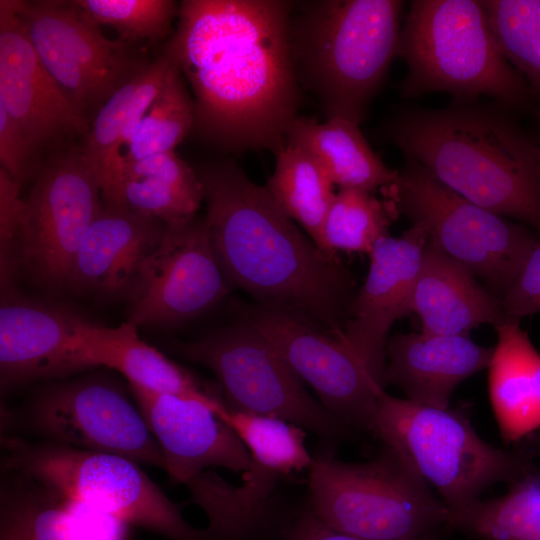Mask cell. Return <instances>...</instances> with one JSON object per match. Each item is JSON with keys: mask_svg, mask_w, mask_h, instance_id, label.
<instances>
[{"mask_svg": "<svg viewBox=\"0 0 540 540\" xmlns=\"http://www.w3.org/2000/svg\"><path fill=\"white\" fill-rule=\"evenodd\" d=\"M412 313L422 332L465 335L482 324L505 321L501 299L481 286L476 276L429 241L412 298Z\"/></svg>", "mask_w": 540, "mask_h": 540, "instance_id": "603a6c76", "label": "cell"}, {"mask_svg": "<svg viewBox=\"0 0 540 540\" xmlns=\"http://www.w3.org/2000/svg\"><path fill=\"white\" fill-rule=\"evenodd\" d=\"M21 185L0 168V287L1 293L16 289L21 274L20 239L24 199Z\"/></svg>", "mask_w": 540, "mask_h": 540, "instance_id": "d590c367", "label": "cell"}, {"mask_svg": "<svg viewBox=\"0 0 540 540\" xmlns=\"http://www.w3.org/2000/svg\"><path fill=\"white\" fill-rule=\"evenodd\" d=\"M239 316L274 345L329 412L348 427L368 430L383 388L341 337L279 307L244 305Z\"/></svg>", "mask_w": 540, "mask_h": 540, "instance_id": "5bb4252c", "label": "cell"}, {"mask_svg": "<svg viewBox=\"0 0 540 540\" xmlns=\"http://www.w3.org/2000/svg\"><path fill=\"white\" fill-rule=\"evenodd\" d=\"M451 509L479 500L489 486L511 484L535 468L529 453L481 439L469 420L449 408L379 394L369 427Z\"/></svg>", "mask_w": 540, "mask_h": 540, "instance_id": "8992f818", "label": "cell"}, {"mask_svg": "<svg viewBox=\"0 0 540 540\" xmlns=\"http://www.w3.org/2000/svg\"><path fill=\"white\" fill-rule=\"evenodd\" d=\"M131 395L157 440L164 470L175 484H186L209 467L245 472L251 455L220 417L224 407L198 399L160 394L130 385Z\"/></svg>", "mask_w": 540, "mask_h": 540, "instance_id": "d6986e66", "label": "cell"}, {"mask_svg": "<svg viewBox=\"0 0 540 540\" xmlns=\"http://www.w3.org/2000/svg\"><path fill=\"white\" fill-rule=\"evenodd\" d=\"M3 472L27 475L65 497L172 540H210L181 507L121 455L2 435Z\"/></svg>", "mask_w": 540, "mask_h": 540, "instance_id": "ba28073f", "label": "cell"}, {"mask_svg": "<svg viewBox=\"0 0 540 540\" xmlns=\"http://www.w3.org/2000/svg\"><path fill=\"white\" fill-rule=\"evenodd\" d=\"M284 477L279 470L251 457L240 485H232L208 469L185 485L188 501L206 515L210 540H247L269 522L277 483Z\"/></svg>", "mask_w": 540, "mask_h": 540, "instance_id": "4316f807", "label": "cell"}, {"mask_svg": "<svg viewBox=\"0 0 540 540\" xmlns=\"http://www.w3.org/2000/svg\"><path fill=\"white\" fill-rule=\"evenodd\" d=\"M81 149L57 152L40 166L24 199L21 273L52 293L67 291L79 244L103 202Z\"/></svg>", "mask_w": 540, "mask_h": 540, "instance_id": "4fadbf2b", "label": "cell"}, {"mask_svg": "<svg viewBox=\"0 0 540 540\" xmlns=\"http://www.w3.org/2000/svg\"><path fill=\"white\" fill-rule=\"evenodd\" d=\"M0 488V540H131L128 523L16 472Z\"/></svg>", "mask_w": 540, "mask_h": 540, "instance_id": "44dd1931", "label": "cell"}, {"mask_svg": "<svg viewBox=\"0 0 540 540\" xmlns=\"http://www.w3.org/2000/svg\"><path fill=\"white\" fill-rule=\"evenodd\" d=\"M0 107L39 152L65 138H84L90 128L40 60L15 0L0 1Z\"/></svg>", "mask_w": 540, "mask_h": 540, "instance_id": "ac0fdd59", "label": "cell"}, {"mask_svg": "<svg viewBox=\"0 0 540 540\" xmlns=\"http://www.w3.org/2000/svg\"><path fill=\"white\" fill-rule=\"evenodd\" d=\"M448 525L480 540H540L539 471L512 482L500 497L451 510Z\"/></svg>", "mask_w": 540, "mask_h": 540, "instance_id": "f546056e", "label": "cell"}, {"mask_svg": "<svg viewBox=\"0 0 540 540\" xmlns=\"http://www.w3.org/2000/svg\"><path fill=\"white\" fill-rule=\"evenodd\" d=\"M170 349L216 376L229 410L284 419L326 443L349 427L312 398L274 345L241 316L205 336Z\"/></svg>", "mask_w": 540, "mask_h": 540, "instance_id": "30bf717a", "label": "cell"}, {"mask_svg": "<svg viewBox=\"0 0 540 540\" xmlns=\"http://www.w3.org/2000/svg\"><path fill=\"white\" fill-rule=\"evenodd\" d=\"M196 171L210 243L231 289L342 336L355 294L340 259L323 253L265 185L252 181L234 161L206 162Z\"/></svg>", "mask_w": 540, "mask_h": 540, "instance_id": "7a4b0ae2", "label": "cell"}, {"mask_svg": "<svg viewBox=\"0 0 540 540\" xmlns=\"http://www.w3.org/2000/svg\"><path fill=\"white\" fill-rule=\"evenodd\" d=\"M104 203L166 225L194 218L204 200L197 171L174 151L121 164L101 188Z\"/></svg>", "mask_w": 540, "mask_h": 540, "instance_id": "cb8c5ba5", "label": "cell"}, {"mask_svg": "<svg viewBox=\"0 0 540 540\" xmlns=\"http://www.w3.org/2000/svg\"><path fill=\"white\" fill-rule=\"evenodd\" d=\"M501 302L507 319L540 313V234Z\"/></svg>", "mask_w": 540, "mask_h": 540, "instance_id": "8d00e7d4", "label": "cell"}, {"mask_svg": "<svg viewBox=\"0 0 540 540\" xmlns=\"http://www.w3.org/2000/svg\"><path fill=\"white\" fill-rule=\"evenodd\" d=\"M492 353L465 335L397 334L387 341L384 385L400 387L413 403L449 408L455 388L488 368Z\"/></svg>", "mask_w": 540, "mask_h": 540, "instance_id": "7402d4cb", "label": "cell"}, {"mask_svg": "<svg viewBox=\"0 0 540 540\" xmlns=\"http://www.w3.org/2000/svg\"><path fill=\"white\" fill-rule=\"evenodd\" d=\"M495 329L488 389L501 437L509 444L540 431V352L519 320L506 319Z\"/></svg>", "mask_w": 540, "mask_h": 540, "instance_id": "d4e9b609", "label": "cell"}, {"mask_svg": "<svg viewBox=\"0 0 540 540\" xmlns=\"http://www.w3.org/2000/svg\"><path fill=\"white\" fill-rule=\"evenodd\" d=\"M194 123V99L171 59L161 88L124 147L117 168L153 154L174 151L193 131Z\"/></svg>", "mask_w": 540, "mask_h": 540, "instance_id": "4dcf8cb0", "label": "cell"}, {"mask_svg": "<svg viewBox=\"0 0 540 540\" xmlns=\"http://www.w3.org/2000/svg\"><path fill=\"white\" fill-rule=\"evenodd\" d=\"M286 143L311 154L339 188L383 191L399 175L372 150L359 124L342 117L318 122L298 116L287 132Z\"/></svg>", "mask_w": 540, "mask_h": 540, "instance_id": "83f0119b", "label": "cell"}, {"mask_svg": "<svg viewBox=\"0 0 540 540\" xmlns=\"http://www.w3.org/2000/svg\"><path fill=\"white\" fill-rule=\"evenodd\" d=\"M214 254L205 216L167 225L127 299V322L167 328L190 321L231 291Z\"/></svg>", "mask_w": 540, "mask_h": 540, "instance_id": "9a60e30c", "label": "cell"}, {"mask_svg": "<svg viewBox=\"0 0 540 540\" xmlns=\"http://www.w3.org/2000/svg\"><path fill=\"white\" fill-rule=\"evenodd\" d=\"M397 57L407 66L400 85L405 98L446 92L460 99L488 96L511 109L534 108L531 89L501 52L480 1H411Z\"/></svg>", "mask_w": 540, "mask_h": 540, "instance_id": "5b68a950", "label": "cell"}, {"mask_svg": "<svg viewBox=\"0 0 540 540\" xmlns=\"http://www.w3.org/2000/svg\"><path fill=\"white\" fill-rule=\"evenodd\" d=\"M428 238L417 225L401 236L380 238L368 254L369 270L351 303L342 339L384 388L387 335L412 313V298Z\"/></svg>", "mask_w": 540, "mask_h": 540, "instance_id": "e0dca14e", "label": "cell"}, {"mask_svg": "<svg viewBox=\"0 0 540 540\" xmlns=\"http://www.w3.org/2000/svg\"><path fill=\"white\" fill-rule=\"evenodd\" d=\"M292 1L185 0L163 51L195 103L192 133L221 150L286 143L300 86L289 49Z\"/></svg>", "mask_w": 540, "mask_h": 540, "instance_id": "6da1fadb", "label": "cell"}, {"mask_svg": "<svg viewBox=\"0 0 540 540\" xmlns=\"http://www.w3.org/2000/svg\"><path fill=\"white\" fill-rule=\"evenodd\" d=\"M88 322L68 307L24 296L17 289L2 293V392L92 368L84 342Z\"/></svg>", "mask_w": 540, "mask_h": 540, "instance_id": "2e32d148", "label": "cell"}, {"mask_svg": "<svg viewBox=\"0 0 540 540\" xmlns=\"http://www.w3.org/2000/svg\"><path fill=\"white\" fill-rule=\"evenodd\" d=\"M382 192L431 244L482 279L500 299L537 239L532 228L473 204L409 159Z\"/></svg>", "mask_w": 540, "mask_h": 540, "instance_id": "9c48e42d", "label": "cell"}, {"mask_svg": "<svg viewBox=\"0 0 540 540\" xmlns=\"http://www.w3.org/2000/svg\"><path fill=\"white\" fill-rule=\"evenodd\" d=\"M309 504L327 526L369 540H417L449 524L451 510L391 449L347 463L324 449L309 469Z\"/></svg>", "mask_w": 540, "mask_h": 540, "instance_id": "52a82bcc", "label": "cell"}, {"mask_svg": "<svg viewBox=\"0 0 540 540\" xmlns=\"http://www.w3.org/2000/svg\"><path fill=\"white\" fill-rule=\"evenodd\" d=\"M499 103L454 98L408 109L387 124L391 142L473 204L540 234V146Z\"/></svg>", "mask_w": 540, "mask_h": 540, "instance_id": "3957f363", "label": "cell"}, {"mask_svg": "<svg viewBox=\"0 0 540 540\" xmlns=\"http://www.w3.org/2000/svg\"><path fill=\"white\" fill-rule=\"evenodd\" d=\"M219 417L235 431L251 457L285 476L312 466L314 457L306 448L304 428L278 417L228 408Z\"/></svg>", "mask_w": 540, "mask_h": 540, "instance_id": "836d02e7", "label": "cell"}, {"mask_svg": "<svg viewBox=\"0 0 540 540\" xmlns=\"http://www.w3.org/2000/svg\"><path fill=\"white\" fill-rule=\"evenodd\" d=\"M74 6L97 26L108 25L128 43L165 39L178 17L171 0H74Z\"/></svg>", "mask_w": 540, "mask_h": 540, "instance_id": "e575fe53", "label": "cell"}, {"mask_svg": "<svg viewBox=\"0 0 540 540\" xmlns=\"http://www.w3.org/2000/svg\"><path fill=\"white\" fill-rule=\"evenodd\" d=\"M283 540H369L339 532L324 524L313 512L309 502L296 516ZM417 540H434L432 534Z\"/></svg>", "mask_w": 540, "mask_h": 540, "instance_id": "f35d334b", "label": "cell"}, {"mask_svg": "<svg viewBox=\"0 0 540 540\" xmlns=\"http://www.w3.org/2000/svg\"><path fill=\"white\" fill-rule=\"evenodd\" d=\"M496 42L540 100V0H482Z\"/></svg>", "mask_w": 540, "mask_h": 540, "instance_id": "d6a6232c", "label": "cell"}, {"mask_svg": "<svg viewBox=\"0 0 540 540\" xmlns=\"http://www.w3.org/2000/svg\"><path fill=\"white\" fill-rule=\"evenodd\" d=\"M17 418L43 441L165 468L161 448L137 404L108 377L89 375L45 385Z\"/></svg>", "mask_w": 540, "mask_h": 540, "instance_id": "8fae6325", "label": "cell"}, {"mask_svg": "<svg viewBox=\"0 0 540 540\" xmlns=\"http://www.w3.org/2000/svg\"><path fill=\"white\" fill-rule=\"evenodd\" d=\"M15 6L40 60L89 123L150 63L131 43L106 38L72 1L15 0Z\"/></svg>", "mask_w": 540, "mask_h": 540, "instance_id": "7c38bea8", "label": "cell"}, {"mask_svg": "<svg viewBox=\"0 0 540 540\" xmlns=\"http://www.w3.org/2000/svg\"><path fill=\"white\" fill-rule=\"evenodd\" d=\"M167 225L103 202L84 234L67 282V291L103 300L130 296L146 258Z\"/></svg>", "mask_w": 540, "mask_h": 540, "instance_id": "ffe728a7", "label": "cell"}, {"mask_svg": "<svg viewBox=\"0 0 540 540\" xmlns=\"http://www.w3.org/2000/svg\"><path fill=\"white\" fill-rule=\"evenodd\" d=\"M275 155V168L265 187L318 247L336 193L335 185L320 163L304 149L285 143Z\"/></svg>", "mask_w": 540, "mask_h": 540, "instance_id": "f1b7e54d", "label": "cell"}, {"mask_svg": "<svg viewBox=\"0 0 540 540\" xmlns=\"http://www.w3.org/2000/svg\"><path fill=\"white\" fill-rule=\"evenodd\" d=\"M393 213L388 200L380 201L371 192L339 188L326 214L318 248L333 258L340 251L369 254L388 235Z\"/></svg>", "mask_w": 540, "mask_h": 540, "instance_id": "1f68e13d", "label": "cell"}, {"mask_svg": "<svg viewBox=\"0 0 540 540\" xmlns=\"http://www.w3.org/2000/svg\"><path fill=\"white\" fill-rule=\"evenodd\" d=\"M84 339L92 367L113 369L130 385L155 393L198 399L215 407L226 406L214 390L142 341L137 327L129 322L107 327L90 321Z\"/></svg>", "mask_w": 540, "mask_h": 540, "instance_id": "484cf974", "label": "cell"}, {"mask_svg": "<svg viewBox=\"0 0 540 540\" xmlns=\"http://www.w3.org/2000/svg\"><path fill=\"white\" fill-rule=\"evenodd\" d=\"M537 116H539V117H540V111H539V112L537 113ZM537 141H538V144H539V146H540V139H539V140H537Z\"/></svg>", "mask_w": 540, "mask_h": 540, "instance_id": "ab89813d", "label": "cell"}, {"mask_svg": "<svg viewBox=\"0 0 540 540\" xmlns=\"http://www.w3.org/2000/svg\"><path fill=\"white\" fill-rule=\"evenodd\" d=\"M39 151L33 146L23 130L0 107V163L17 183L22 185L40 167Z\"/></svg>", "mask_w": 540, "mask_h": 540, "instance_id": "74e56055", "label": "cell"}, {"mask_svg": "<svg viewBox=\"0 0 540 540\" xmlns=\"http://www.w3.org/2000/svg\"><path fill=\"white\" fill-rule=\"evenodd\" d=\"M403 1L294 2L289 49L300 88L312 93L327 118L360 124L395 57Z\"/></svg>", "mask_w": 540, "mask_h": 540, "instance_id": "277c9868", "label": "cell"}]
</instances>
